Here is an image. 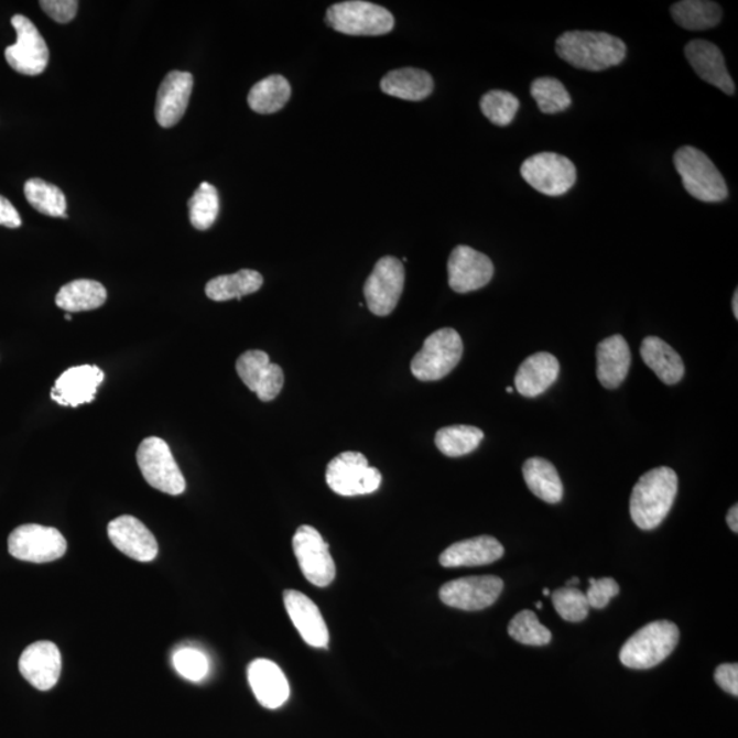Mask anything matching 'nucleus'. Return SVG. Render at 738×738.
<instances>
[{"instance_id":"nucleus-37","label":"nucleus","mask_w":738,"mask_h":738,"mask_svg":"<svg viewBox=\"0 0 738 738\" xmlns=\"http://www.w3.org/2000/svg\"><path fill=\"white\" fill-rule=\"evenodd\" d=\"M219 214L217 187L203 183L189 200L191 224L197 230H208Z\"/></svg>"},{"instance_id":"nucleus-26","label":"nucleus","mask_w":738,"mask_h":738,"mask_svg":"<svg viewBox=\"0 0 738 738\" xmlns=\"http://www.w3.org/2000/svg\"><path fill=\"white\" fill-rule=\"evenodd\" d=\"M503 554L496 538L478 536L452 544L441 554L439 562L445 567L482 566L501 560Z\"/></svg>"},{"instance_id":"nucleus-25","label":"nucleus","mask_w":738,"mask_h":738,"mask_svg":"<svg viewBox=\"0 0 738 738\" xmlns=\"http://www.w3.org/2000/svg\"><path fill=\"white\" fill-rule=\"evenodd\" d=\"M560 375V362L552 354L541 351L522 362L515 373V390L527 399H535L552 388Z\"/></svg>"},{"instance_id":"nucleus-14","label":"nucleus","mask_w":738,"mask_h":738,"mask_svg":"<svg viewBox=\"0 0 738 738\" xmlns=\"http://www.w3.org/2000/svg\"><path fill=\"white\" fill-rule=\"evenodd\" d=\"M502 590L503 582L498 576L463 577L446 583L439 598L454 609L478 611L496 604Z\"/></svg>"},{"instance_id":"nucleus-18","label":"nucleus","mask_w":738,"mask_h":738,"mask_svg":"<svg viewBox=\"0 0 738 738\" xmlns=\"http://www.w3.org/2000/svg\"><path fill=\"white\" fill-rule=\"evenodd\" d=\"M105 372L96 366H78L67 369L56 379L51 399L62 406L77 408L95 400Z\"/></svg>"},{"instance_id":"nucleus-39","label":"nucleus","mask_w":738,"mask_h":738,"mask_svg":"<svg viewBox=\"0 0 738 738\" xmlns=\"http://www.w3.org/2000/svg\"><path fill=\"white\" fill-rule=\"evenodd\" d=\"M510 638L525 645H546L552 641V632L543 627L535 612L522 610L509 623Z\"/></svg>"},{"instance_id":"nucleus-28","label":"nucleus","mask_w":738,"mask_h":738,"mask_svg":"<svg viewBox=\"0 0 738 738\" xmlns=\"http://www.w3.org/2000/svg\"><path fill=\"white\" fill-rule=\"evenodd\" d=\"M641 359L666 384L679 383L684 378L685 366L672 346L658 337H647L640 348Z\"/></svg>"},{"instance_id":"nucleus-50","label":"nucleus","mask_w":738,"mask_h":738,"mask_svg":"<svg viewBox=\"0 0 738 738\" xmlns=\"http://www.w3.org/2000/svg\"><path fill=\"white\" fill-rule=\"evenodd\" d=\"M65 319H66V321H72V315H70V314H66V315H65Z\"/></svg>"},{"instance_id":"nucleus-20","label":"nucleus","mask_w":738,"mask_h":738,"mask_svg":"<svg viewBox=\"0 0 738 738\" xmlns=\"http://www.w3.org/2000/svg\"><path fill=\"white\" fill-rule=\"evenodd\" d=\"M113 546L119 552L139 562L156 558L159 546L155 536L133 515H121L112 520L107 528Z\"/></svg>"},{"instance_id":"nucleus-10","label":"nucleus","mask_w":738,"mask_h":738,"mask_svg":"<svg viewBox=\"0 0 738 738\" xmlns=\"http://www.w3.org/2000/svg\"><path fill=\"white\" fill-rule=\"evenodd\" d=\"M66 550V539L53 527L25 524L15 528L9 536V553L17 560L33 564L59 560Z\"/></svg>"},{"instance_id":"nucleus-35","label":"nucleus","mask_w":738,"mask_h":738,"mask_svg":"<svg viewBox=\"0 0 738 738\" xmlns=\"http://www.w3.org/2000/svg\"><path fill=\"white\" fill-rule=\"evenodd\" d=\"M24 192L28 203L39 213L54 218H67L66 197L58 186L32 178L26 181Z\"/></svg>"},{"instance_id":"nucleus-1","label":"nucleus","mask_w":738,"mask_h":738,"mask_svg":"<svg viewBox=\"0 0 738 738\" xmlns=\"http://www.w3.org/2000/svg\"><path fill=\"white\" fill-rule=\"evenodd\" d=\"M555 51L576 69L601 72L622 64L627 44L605 32L571 31L556 39Z\"/></svg>"},{"instance_id":"nucleus-47","label":"nucleus","mask_w":738,"mask_h":738,"mask_svg":"<svg viewBox=\"0 0 738 738\" xmlns=\"http://www.w3.org/2000/svg\"><path fill=\"white\" fill-rule=\"evenodd\" d=\"M731 308H734V314L736 319H738V292H735L734 303H731Z\"/></svg>"},{"instance_id":"nucleus-48","label":"nucleus","mask_w":738,"mask_h":738,"mask_svg":"<svg viewBox=\"0 0 738 738\" xmlns=\"http://www.w3.org/2000/svg\"><path fill=\"white\" fill-rule=\"evenodd\" d=\"M578 584V578L573 577L571 582H567V587L576 586Z\"/></svg>"},{"instance_id":"nucleus-44","label":"nucleus","mask_w":738,"mask_h":738,"mask_svg":"<svg viewBox=\"0 0 738 738\" xmlns=\"http://www.w3.org/2000/svg\"><path fill=\"white\" fill-rule=\"evenodd\" d=\"M715 683L728 694L738 696V664L725 663L715 670Z\"/></svg>"},{"instance_id":"nucleus-8","label":"nucleus","mask_w":738,"mask_h":738,"mask_svg":"<svg viewBox=\"0 0 738 738\" xmlns=\"http://www.w3.org/2000/svg\"><path fill=\"white\" fill-rule=\"evenodd\" d=\"M135 458L145 481L155 490L169 496H181L185 491L184 475L166 442L158 436L144 439Z\"/></svg>"},{"instance_id":"nucleus-24","label":"nucleus","mask_w":738,"mask_h":738,"mask_svg":"<svg viewBox=\"0 0 738 738\" xmlns=\"http://www.w3.org/2000/svg\"><path fill=\"white\" fill-rule=\"evenodd\" d=\"M632 355L622 335H611L596 349V375L604 388L615 390L627 379Z\"/></svg>"},{"instance_id":"nucleus-34","label":"nucleus","mask_w":738,"mask_h":738,"mask_svg":"<svg viewBox=\"0 0 738 738\" xmlns=\"http://www.w3.org/2000/svg\"><path fill=\"white\" fill-rule=\"evenodd\" d=\"M485 433L474 425H451L438 431L435 445L447 457H463L476 451Z\"/></svg>"},{"instance_id":"nucleus-40","label":"nucleus","mask_w":738,"mask_h":738,"mask_svg":"<svg viewBox=\"0 0 738 738\" xmlns=\"http://www.w3.org/2000/svg\"><path fill=\"white\" fill-rule=\"evenodd\" d=\"M553 605L556 612L569 622L586 620L589 611L586 594L576 587L556 589L553 594Z\"/></svg>"},{"instance_id":"nucleus-21","label":"nucleus","mask_w":738,"mask_h":738,"mask_svg":"<svg viewBox=\"0 0 738 738\" xmlns=\"http://www.w3.org/2000/svg\"><path fill=\"white\" fill-rule=\"evenodd\" d=\"M193 89V76L186 72H170L158 90L155 116L162 128H173L185 116Z\"/></svg>"},{"instance_id":"nucleus-42","label":"nucleus","mask_w":738,"mask_h":738,"mask_svg":"<svg viewBox=\"0 0 738 738\" xmlns=\"http://www.w3.org/2000/svg\"><path fill=\"white\" fill-rule=\"evenodd\" d=\"M589 584L590 587L586 596L589 607H594V609H605L610 604L611 598L620 594V586L615 578L605 577L599 578V580L589 578Z\"/></svg>"},{"instance_id":"nucleus-33","label":"nucleus","mask_w":738,"mask_h":738,"mask_svg":"<svg viewBox=\"0 0 738 738\" xmlns=\"http://www.w3.org/2000/svg\"><path fill=\"white\" fill-rule=\"evenodd\" d=\"M292 96V87L281 74L265 77L249 90L248 105L258 113H274L286 106Z\"/></svg>"},{"instance_id":"nucleus-36","label":"nucleus","mask_w":738,"mask_h":738,"mask_svg":"<svg viewBox=\"0 0 738 738\" xmlns=\"http://www.w3.org/2000/svg\"><path fill=\"white\" fill-rule=\"evenodd\" d=\"M531 95L543 113L562 112L572 105L565 85L553 77L536 78L531 85Z\"/></svg>"},{"instance_id":"nucleus-6","label":"nucleus","mask_w":738,"mask_h":738,"mask_svg":"<svg viewBox=\"0 0 738 738\" xmlns=\"http://www.w3.org/2000/svg\"><path fill=\"white\" fill-rule=\"evenodd\" d=\"M464 344L454 328H441L424 340L422 350L413 357L411 371L422 382H436L447 377L462 361Z\"/></svg>"},{"instance_id":"nucleus-11","label":"nucleus","mask_w":738,"mask_h":738,"mask_svg":"<svg viewBox=\"0 0 738 738\" xmlns=\"http://www.w3.org/2000/svg\"><path fill=\"white\" fill-rule=\"evenodd\" d=\"M293 550L306 580L321 588L330 586L337 569L328 544L316 528L301 525L293 538Z\"/></svg>"},{"instance_id":"nucleus-27","label":"nucleus","mask_w":738,"mask_h":738,"mask_svg":"<svg viewBox=\"0 0 738 738\" xmlns=\"http://www.w3.org/2000/svg\"><path fill=\"white\" fill-rule=\"evenodd\" d=\"M380 89L394 98L422 101L433 94L434 78L427 72L405 67L386 74L380 82Z\"/></svg>"},{"instance_id":"nucleus-13","label":"nucleus","mask_w":738,"mask_h":738,"mask_svg":"<svg viewBox=\"0 0 738 738\" xmlns=\"http://www.w3.org/2000/svg\"><path fill=\"white\" fill-rule=\"evenodd\" d=\"M11 25L14 26L17 32V42L6 48V61L15 72L25 74V76H39L48 65L50 51L47 44L40 35L35 24L26 17L14 15L11 19Z\"/></svg>"},{"instance_id":"nucleus-29","label":"nucleus","mask_w":738,"mask_h":738,"mask_svg":"<svg viewBox=\"0 0 738 738\" xmlns=\"http://www.w3.org/2000/svg\"><path fill=\"white\" fill-rule=\"evenodd\" d=\"M522 475L533 496L547 503H558L564 497V486L554 465L547 459L533 457L525 462Z\"/></svg>"},{"instance_id":"nucleus-3","label":"nucleus","mask_w":738,"mask_h":738,"mask_svg":"<svg viewBox=\"0 0 738 738\" xmlns=\"http://www.w3.org/2000/svg\"><path fill=\"white\" fill-rule=\"evenodd\" d=\"M674 166L685 191L704 203H719L729 195L723 174L706 153L695 146H681L674 153Z\"/></svg>"},{"instance_id":"nucleus-32","label":"nucleus","mask_w":738,"mask_h":738,"mask_svg":"<svg viewBox=\"0 0 738 738\" xmlns=\"http://www.w3.org/2000/svg\"><path fill=\"white\" fill-rule=\"evenodd\" d=\"M263 275L253 270H241L231 275H220L209 281L206 294L209 300L229 301L241 300L243 295L257 293L263 286Z\"/></svg>"},{"instance_id":"nucleus-19","label":"nucleus","mask_w":738,"mask_h":738,"mask_svg":"<svg viewBox=\"0 0 738 738\" xmlns=\"http://www.w3.org/2000/svg\"><path fill=\"white\" fill-rule=\"evenodd\" d=\"M289 617L301 638L315 649H327L330 634L319 607L300 590L287 589L283 594Z\"/></svg>"},{"instance_id":"nucleus-5","label":"nucleus","mask_w":738,"mask_h":738,"mask_svg":"<svg viewBox=\"0 0 738 738\" xmlns=\"http://www.w3.org/2000/svg\"><path fill=\"white\" fill-rule=\"evenodd\" d=\"M326 22L334 31L349 36H382L394 30L393 14L382 6L349 0L330 6Z\"/></svg>"},{"instance_id":"nucleus-30","label":"nucleus","mask_w":738,"mask_h":738,"mask_svg":"<svg viewBox=\"0 0 738 738\" xmlns=\"http://www.w3.org/2000/svg\"><path fill=\"white\" fill-rule=\"evenodd\" d=\"M107 300V291L101 283L77 280L61 287L55 303L66 312H85L100 308Z\"/></svg>"},{"instance_id":"nucleus-7","label":"nucleus","mask_w":738,"mask_h":738,"mask_svg":"<svg viewBox=\"0 0 738 738\" xmlns=\"http://www.w3.org/2000/svg\"><path fill=\"white\" fill-rule=\"evenodd\" d=\"M326 481L338 496H368L382 485V474L369 467L365 454L345 452L327 465Z\"/></svg>"},{"instance_id":"nucleus-51","label":"nucleus","mask_w":738,"mask_h":738,"mask_svg":"<svg viewBox=\"0 0 738 738\" xmlns=\"http://www.w3.org/2000/svg\"><path fill=\"white\" fill-rule=\"evenodd\" d=\"M543 595H546V596L550 595V590L547 588H544L543 589Z\"/></svg>"},{"instance_id":"nucleus-43","label":"nucleus","mask_w":738,"mask_h":738,"mask_svg":"<svg viewBox=\"0 0 738 738\" xmlns=\"http://www.w3.org/2000/svg\"><path fill=\"white\" fill-rule=\"evenodd\" d=\"M40 6L51 19L59 24L73 21L78 10L77 0H42Z\"/></svg>"},{"instance_id":"nucleus-2","label":"nucleus","mask_w":738,"mask_h":738,"mask_svg":"<svg viewBox=\"0 0 738 738\" xmlns=\"http://www.w3.org/2000/svg\"><path fill=\"white\" fill-rule=\"evenodd\" d=\"M677 491L679 478L672 468L660 467L641 476L630 497L634 524L644 531L660 527L672 510Z\"/></svg>"},{"instance_id":"nucleus-41","label":"nucleus","mask_w":738,"mask_h":738,"mask_svg":"<svg viewBox=\"0 0 738 738\" xmlns=\"http://www.w3.org/2000/svg\"><path fill=\"white\" fill-rule=\"evenodd\" d=\"M173 663L175 670L183 675L184 679L198 683L206 679L209 670L207 656L202 651L192 649V647H184L174 652Z\"/></svg>"},{"instance_id":"nucleus-4","label":"nucleus","mask_w":738,"mask_h":738,"mask_svg":"<svg viewBox=\"0 0 738 738\" xmlns=\"http://www.w3.org/2000/svg\"><path fill=\"white\" fill-rule=\"evenodd\" d=\"M680 640V630L670 621L650 622L627 640L620 651L623 666L645 670L658 666L672 654Z\"/></svg>"},{"instance_id":"nucleus-15","label":"nucleus","mask_w":738,"mask_h":738,"mask_svg":"<svg viewBox=\"0 0 738 738\" xmlns=\"http://www.w3.org/2000/svg\"><path fill=\"white\" fill-rule=\"evenodd\" d=\"M448 285L456 293L479 291L491 282L493 264L485 253L467 246L453 249L447 261Z\"/></svg>"},{"instance_id":"nucleus-16","label":"nucleus","mask_w":738,"mask_h":738,"mask_svg":"<svg viewBox=\"0 0 738 738\" xmlns=\"http://www.w3.org/2000/svg\"><path fill=\"white\" fill-rule=\"evenodd\" d=\"M236 369L243 384L263 402L275 400L285 383L282 368L272 365L263 350L246 351L238 357Z\"/></svg>"},{"instance_id":"nucleus-38","label":"nucleus","mask_w":738,"mask_h":738,"mask_svg":"<svg viewBox=\"0 0 738 738\" xmlns=\"http://www.w3.org/2000/svg\"><path fill=\"white\" fill-rule=\"evenodd\" d=\"M519 109V99L507 90H490L480 100L481 112L497 127H508L512 123Z\"/></svg>"},{"instance_id":"nucleus-49","label":"nucleus","mask_w":738,"mask_h":738,"mask_svg":"<svg viewBox=\"0 0 738 738\" xmlns=\"http://www.w3.org/2000/svg\"><path fill=\"white\" fill-rule=\"evenodd\" d=\"M536 607H538V609H539V610H541V609H542V607H543V604H542V601H538V604H536Z\"/></svg>"},{"instance_id":"nucleus-23","label":"nucleus","mask_w":738,"mask_h":738,"mask_svg":"<svg viewBox=\"0 0 738 738\" xmlns=\"http://www.w3.org/2000/svg\"><path fill=\"white\" fill-rule=\"evenodd\" d=\"M249 685L261 706L280 708L291 696V688L280 666L269 660H257L248 666Z\"/></svg>"},{"instance_id":"nucleus-46","label":"nucleus","mask_w":738,"mask_h":738,"mask_svg":"<svg viewBox=\"0 0 738 738\" xmlns=\"http://www.w3.org/2000/svg\"><path fill=\"white\" fill-rule=\"evenodd\" d=\"M726 521H728V525L731 531L735 533L738 532V507L735 504L734 508L729 510L728 517H726Z\"/></svg>"},{"instance_id":"nucleus-12","label":"nucleus","mask_w":738,"mask_h":738,"mask_svg":"<svg viewBox=\"0 0 738 738\" xmlns=\"http://www.w3.org/2000/svg\"><path fill=\"white\" fill-rule=\"evenodd\" d=\"M404 285L402 261L394 257L379 259L365 285L368 310L377 316H389L399 305Z\"/></svg>"},{"instance_id":"nucleus-22","label":"nucleus","mask_w":738,"mask_h":738,"mask_svg":"<svg viewBox=\"0 0 738 738\" xmlns=\"http://www.w3.org/2000/svg\"><path fill=\"white\" fill-rule=\"evenodd\" d=\"M685 56L694 67L697 76L709 85H714L726 95H735V83L726 67L720 50L706 40H694L685 47Z\"/></svg>"},{"instance_id":"nucleus-52","label":"nucleus","mask_w":738,"mask_h":738,"mask_svg":"<svg viewBox=\"0 0 738 738\" xmlns=\"http://www.w3.org/2000/svg\"><path fill=\"white\" fill-rule=\"evenodd\" d=\"M507 391H508L509 394H512L513 393V388H508Z\"/></svg>"},{"instance_id":"nucleus-31","label":"nucleus","mask_w":738,"mask_h":738,"mask_svg":"<svg viewBox=\"0 0 738 738\" xmlns=\"http://www.w3.org/2000/svg\"><path fill=\"white\" fill-rule=\"evenodd\" d=\"M673 20L686 31L699 32L712 30L723 20V9L707 0H683L670 9Z\"/></svg>"},{"instance_id":"nucleus-9","label":"nucleus","mask_w":738,"mask_h":738,"mask_svg":"<svg viewBox=\"0 0 738 738\" xmlns=\"http://www.w3.org/2000/svg\"><path fill=\"white\" fill-rule=\"evenodd\" d=\"M521 177L533 189L546 196H562L576 184V166L569 159L554 152H541L525 159Z\"/></svg>"},{"instance_id":"nucleus-17","label":"nucleus","mask_w":738,"mask_h":738,"mask_svg":"<svg viewBox=\"0 0 738 738\" xmlns=\"http://www.w3.org/2000/svg\"><path fill=\"white\" fill-rule=\"evenodd\" d=\"M19 668L22 677L36 690H53L61 677V651L53 641H36L22 652Z\"/></svg>"},{"instance_id":"nucleus-45","label":"nucleus","mask_w":738,"mask_h":738,"mask_svg":"<svg viewBox=\"0 0 738 738\" xmlns=\"http://www.w3.org/2000/svg\"><path fill=\"white\" fill-rule=\"evenodd\" d=\"M22 220L19 211L14 208L8 198L0 196V226L10 227V229H19Z\"/></svg>"}]
</instances>
